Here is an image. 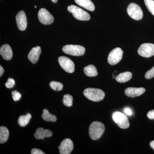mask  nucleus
<instances>
[{"label":"nucleus","instance_id":"nucleus-1","mask_svg":"<svg viewBox=\"0 0 154 154\" xmlns=\"http://www.w3.org/2000/svg\"><path fill=\"white\" fill-rule=\"evenodd\" d=\"M105 130V125L103 123L100 122H94L89 127V135L93 140H97L102 137Z\"/></svg>","mask_w":154,"mask_h":154},{"label":"nucleus","instance_id":"nucleus-2","mask_svg":"<svg viewBox=\"0 0 154 154\" xmlns=\"http://www.w3.org/2000/svg\"><path fill=\"white\" fill-rule=\"evenodd\" d=\"M84 94L88 99L95 102L102 101L105 96L104 91L97 88H87L84 91Z\"/></svg>","mask_w":154,"mask_h":154},{"label":"nucleus","instance_id":"nucleus-3","mask_svg":"<svg viewBox=\"0 0 154 154\" xmlns=\"http://www.w3.org/2000/svg\"><path fill=\"white\" fill-rule=\"evenodd\" d=\"M67 10L69 12L73 14V16L75 19L78 20L88 21L91 19L90 15L88 12L77 6L74 5L69 6Z\"/></svg>","mask_w":154,"mask_h":154},{"label":"nucleus","instance_id":"nucleus-4","mask_svg":"<svg viewBox=\"0 0 154 154\" xmlns=\"http://www.w3.org/2000/svg\"><path fill=\"white\" fill-rule=\"evenodd\" d=\"M112 119L116 124L122 129H126L130 126V123L127 116L119 111L114 112L112 115Z\"/></svg>","mask_w":154,"mask_h":154},{"label":"nucleus","instance_id":"nucleus-5","mask_svg":"<svg viewBox=\"0 0 154 154\" xmlns=\"http://www.w3.org/2000/svg\"><path fill=\"white\" fill-rule=\"evenodd\" d=\"M62 50L65 53L74 56H81L85 52V48L80 45H68L63 46Z\"/></svg>","mask_w":154,"mask_h":154},{"label":"nucleus","instance_id":"nucleus-6","mask_svg":"<svg viewBox=\"0 0 154 154\" xmlns=\"http://www.w3.org/2000/svg\"><path fill=\"white\" fill-rule=\"evenodd\" d=\"M128 14L132 19L136 20H140L143 17L142 10L137 4L131 3L127 9Z\"/></svg>","mask_w":154,"mask_h":154},{"label":"nucleus","instance_id":"nucleus-7","mask_svg":"<svg viewBox=\"0 0 154 154\" xmlns=\"http://www.w3.org/2000/svg\"><path fill=\"white\" fill-rule=\"evenodd\" d=\"M123 51L120 48L113 49L109 54L107 61L111 65H114L119 63L122 58Z\"/></svg>","mask_w":154,"mask_h":154},{"label":"nucleus","instance_id":"nucleus-8","mask_svg":"<svg viewBox=\"0 0 154 154\" xmlns=\"http://www.w3.org/2000/svg\"><path fill=\"white\" fill-rule=\"evenodd\" d=\"M137 52L143 57H151L154 55V44L150 43L142 44L139 48Z\"/></svg>","mask_w":154,"mask_h":154},{"label":"nucleus","instance_id":"nucleus-9","mask_svg":"<svg viewBox=\"0 0 154 154\" xmlns=\"http://www.w3.org/2000/svg\"><path fill=\"white\" fill-rule=\"evenodd\" d=\"M58 62L61 67L66 72L72 73L75 71V64L69 58L65 56L59 57Z\"/></svg>","mask_w":154,"mask_h":154},{"label":"nucleus","instance_id":"nucleus-10","mask_svg":"<svg viewBox=\"0 0 154 154\" xmlns=\"http://www.w3.org/2000/svg\"><path fill=\"white\" fill-rule=\"evenodd\" d=\"M38 19L39 22L45 25H51L54 21V19L46 9L41 8L38 12Z\"/></svg>","mask_w":154,"mask_h":154},{"label":"nucleus","instance_id":"nucleus-11","mask_svg":"<svg viewBox=\"0 0 154 154\" xmlns=\"http://www.w3.org/2000/svg\"><path fill=\"white\" fill-rule=\"evenodd\" d=\"M58 148L59 149L60 154H69L73 149L74 144L71 140L66 138L61 142Z\"/></svg>","mask_w":154,"mask_h":154},{"label":"nucleus","instance_id":"nucleus-12","mask_svg":"<svg viewBox=\"0 0 154 154\" xmlns=\"http://www.w3.org/2000/svg\"><path fill=\"white\" fill-rule=\"evenodd\" d=\"M17 27L19 30H25L27 27V19L26 14L23 11H19L16 16Z\"/></svg>","mask_w":154,"mask_h":154},{"label":"nucleus","instance_id":"nucleus-13","mask_svg":"<svg viewBox=\"0 0 154 154\" xmlns=\"http://www.w3.org/2000/svg\"><path fill=\"white\" fill-rule=\"evenodd\" d=\"M145 91V89L143 88H128L125 89V94L128 97L135 98L142 95Z\"/></svg>","mask_w":154,"mask_h":154},{"label":"nucleus","instance_id":"nucleus-14","mask_svg":"<svg viewBox=\"0 0 154 154\" xmlns=\"http://www.w3.org/2000/svg\"><path fill=\"white\" fill-rule=\"evenodd\" d=\"M41 53V48L37 46L33 48L28 55V59L32 63L35 64L39 59V56Z\"/></svg>","mask_w":154,"mask_h":154},{"label":"nucleus","instance_id":"nucleus-15","mask_svg":"<svg viewBox=\"0 0 154 154\" xmlns=\"http://www.w3.org/2000/svg\"><path fill=\"white\" fill-rule=\"evenodd\" d=\"M0 54L5 60H11L13 56V51L11 46L8 44L3 45L0 48Z\"/></svg>","mask_w":154,"mask_h":154},{"label":"nucleus","instance_id":"nucleus-16","mask_svg":"<svg viewBox=\"0 0 154 154\" xmlns=\"http://www.w3.org/2000/svg\"><path fill=\"white\" fill-rule=\"evenodd\" d=\"M52 135V131L50 130H45L42 128H38L34 134V137L37 139L44 140L45 138L51 137Z\"/></svg>","mask_w":154,"mask_h":154},{"label":"nucleus","instance_id":"nucleus-17","mask_svg":"<svg viewBox=\"0 0 154 154\" xmlns=\"http://www.w3.org/2000/svg\"><path fill=\"white\" fill-rule=\"evenodd\" d=\"M75 1L77 5L88 11H94L95 10V6L91 0H75Z\"/></svg>","mask_w":154,"mask_h":154},{"label":"nucleus","instance_id":"nucleus-18","mask_svg":"<svg viewBox=\"0 0 154 154\" xmlns=\"http://www.w3.org/2000/svg\"><path fill=\"white\" fill-rule=\"evenodd\" d=\"M132 74L131 72H126L121 73L115 77V79L119 83H125L131 79Z\"/></svg>","mask_w":154,"mask_h":154},{"label":"nucleus","instance_id":"nucleus-19","mask_svg":"<svg viewBox=\"0 0 154 154\" xmlns=\"http://www.w3.org/2000/svg\"><path fill=\"white\" fill-rule=\"evenodd\" d=\"M9 137L8 129L6 127L2 126L0 127V143H5L8 140Z\"/></svg>","mask_w":154,"mask_h":154},{"label":"nucleus","instance_id":"nucleus-20","mask_svg":"<svg viewBox=\"0 0 154 154\" xmlns=\"http://www.w3.org/2000/svg\"><path fill=\"white\" fill-rule=\"evenodd\" d=\"M84 72L88 77H96L98 74L97 69L93 65H90L84 69Z\"/></svg>","mask_w":154,"mask_h":154},{"label":"nucleus","instance_id":"nucleus-21","mask_svg":"<svg viewBox=\"0 0 154 154\" xmlns=\"http://www.w3.org/2000/svg\"><path fill=\"white\" fill-rule=\"evenodd\" d=\"M31 117L32 116L30 113H27L25 115L21 116L18 119V124L21 127L26 126L29 123Z\"/></svg>","mask_w":154,"mask_h":154},{"label":"nucleus","instance_id":"nucleus-22","mask_svg":"<svg viewBox=\"0 0 154 154\" xmlns=\"http://www.w3.org/2000/svg\"><path fill=\"white\" fill-rule=\"evenodd\" d=\"M42 117L45 121L48 122H56L57 120L56 116L53 114H51L49 113L48 110L46 109H45L43 110Z\"/></svg>","mask_w":154,"mask_h":154},{"label":"nucleus","instance_id":"nucleus-23","mask_svg":"<svg viewBox=\"0 0 154 154\" xmlns=\"http://www.w3.org/2000/svg\"><path fill=\"white\" fill-rule=\"evenodd\" d=\"M63 103L67 107H71L73 104V97L69 94H66L63 96Z\"/></svg>","mask_w":154,"mask_h":154},{"label":"nucleus","instance_id":"nucleus-24","mask_svg":"<svg viewBox=\"0 0 154 154\" xmlns=\"http://www.w3.org/2000/svg\"><path fill=\"white\" fill-rule=\"evenodd\" d=\"M51 88L55 91H60L62 90L63 88V85L61 83L59 82L52 81L49 84Z\"/></svg>","mask_w":154,"mask_h":154},{"label":"nucleus","instance_id":"nucleus-25","mask_svg":"<svg viewBox=\"0 0 154 154\" xmlns=\"http://www.w3.org/2000/svg\"><path fill=\"white\" fill-rule=\"evenodd\" d=\"M147 8L154 16V1L153 0H144Z\"/></svg>","mask_w":154,"mask_h":154},{"label":"nucleus","instance_id":"nucleus-26","mask_svg":"<svg viewBox=\"0 0 154 154\" xmlns=\"http://www.w3.org/2000/svg\"><path fill=\"white\" fill-rule=\"evenodd\" d=\"M154 77V66L146 73L145 77L147 79H150Z\"/></svg>","mask_w":154,"mask_h":154},{"label":"nucleus","instance_id":"nucleus-27","mask_svg":"<svg viewBox=\"0 0 154 154\" xmlns=\"http://www.w3.org/2000/svg\"><path fill=\"white\" fill-rule=\"evenodd\" d=\"M12 95L13 99L15 101H19L22 97L21 94L17 91H13L12 92Z\"/></svg>","mask_w":154,"mask_h":154},{"label":"nucleus","instance_id":"nucleus-28","mask_svg":"<svg viewBox=\"0 0 154 154\" xmlns=\"http://www.w3.org/2000/svg\"><path fill=\"white\" fill-rule=\"evenodd\" d=\"M15 85V81L14 79L9 78L6 83L5 86L6 88H13Z\"/></svg>","mask_w":154,"mask_h":154},{"label":"nucleus","instance_id":"nucleus-29","mask_svg":"<svg viewBox=\"0 0 154 154\" xmlns=\"http://www.w3.org/2000/svg\"><path fill=\"white\" fill-rule=\"evenodd\" d=\"M31 153L32 154H45V153L39 149L34 148L32 149L31 150Z\"/></svg>","mask_w":154,"mask_h":154},{"label":"nucleus","instance_id":"nucleus-30","mask_svg":"<svg viewBox=\"0 0 154 154\" xmlns=\"http://www.w3.org/2000/svg\"><path fill=\"white\" fill-rule=\"evenodd\" d=\"M148 118L150 119H154V110H150L147 114Z\"/></svg>","mask_w":154,"mask_h":154},{"label":"nucleus","instance_id":"nucleus-31","mask_svg":"<svg viewBox=\"0 0 154 154\" xmlns=\"http://www.w3.org/2000/svg\"><path fill=\"white\" fill-rule=\"evenodd\" d=\"M124 112L125 114L128 116H131L132 114V111L128 108H125L124 109Z\"/></svg>","mask_w":154,"mask_h":154},{"label":"nucleus","instance_id":"nucleus-32","mask_svg":"<svg viewBox=\"0 0 154 154\" xmlns=\"http://www.w3.org/2000/svg\"><path fill=\"white\" fill-rule=\"evenodd\" d=\"M5 70L4 68L2 67V66H0V76H2V75L4 74Z\"/></svg>","mask_w":154,"mask_h":154},{"label":"nucleus","instance_id":"nucleus-33","mask_svg":"<svg viewBox=\"0 0 154 154\" xmlns=\"http://www.w3.org/2000/svg\"><path fill=\"white\" fill-rule=\"evenodd\" d=\"M150 146L154 150V140L150 143Z\"/></svg>","mask_w":154,"mask_h":154},{"label":"nucleus","instance_id":"nucleus-34","mask_svg":"<svg viewBox=\"0 0 154 154\" xmlns=\"http://www.w3.org/2000/svg\"><path fill=\"white\" fill-rule=\"evenodd\" d=\"M58 0H51L53 2L56 3L57 2Z\"/></svg>","mask_w":154,"mask_h":154},{"label":"nucleus","instance_id":"nucleus-35","mask_svg":"<svg viewBox=\"0 0 154 154\" xmlns=\"http://www.w3.org/2000/svg\"><path fill=\"white\" fill-rule=\"evenodd\" d=\"M35 8H36V6H35Z\"/></svg>","mask_w":154,"mask_h":154}]
</instances>
